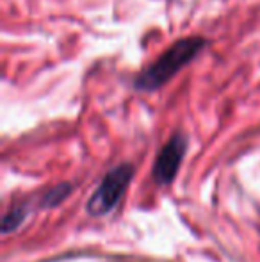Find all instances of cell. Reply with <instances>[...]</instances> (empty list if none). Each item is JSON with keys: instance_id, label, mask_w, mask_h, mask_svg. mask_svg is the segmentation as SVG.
<instances>
[{"instance_id": "obj_4", "label": "cell", "mask_w": 260, "mask_h": 262, "mask_svg": "<svg viewBox=\"0 0 260 262\" xmlns=\"http://www.w3.org/2000/svg\"><path fill=\"white\" fill-rule=\"evenodd\" d=\"M25 216H27V210L25 205H13L9 212L4 216L2 221V234H9V232L16 230L21 223H23Z\"/></svg>"}, {"instance_id": "obj_1", "label": "cell", "mask_w": 260, "mask_h": 262, "mask_svg": "<svg viewBox=\"0 0 260 262\" xmlns=\"http://www.w3.org/2000/svg\"><path fill=\"white\" fill-rule=\"evenodd\" d=\"M207 45L208 39L203 38V36H187V38L177 39L152 64L143 68L135 75L134 88L137 91H146V93L160 90L182 68H185Z\"/></svg>"}, {"instance_id": "obj_5", "label": "cell", "mask_w": 260, "mask_h": 262, "mask_svg": "<svg viewBox=\"0 0 260 262\" xmlns=\"http://www.w3.org/2000/svg\"><path fill=\"white\" fill-rule=\"evenodd\" d=\"M68 191H69L68 184H61V186L54 187L52 191H49V193L45 194L46 204L52 205V207H54V205H57V204H61V202H63L64 198L68 196Z\"/></svg>"}, {"instance_id": "obj_3", "label": "cell", "mask_w": 260, "mask_h": 262, "mask_svg": "<svg viewBox=\"0 0 260 262\" xmlns=\"http://www.w3.org/2000/svg\"><path fill=\"white\" fill-rule=\"evenodd\" d=\"M185 150H187V138L182 132H175L166 141V145L159 150L152 169L153 180L159 186H168L175 180L180 169L182 159L185 156Z\"/></svg>"}, {"instance_id": "obj_2", "label": "cell", "mask_w": 260, "mask_h": 262, "mask_svg": "<svg viewBox=\"0 0 260 262\" xmlns=\"http://www.w3.org/2000/svg\"><path fill=\"white\" fill-rule=\"evenodd\" d=\"M132 177H134V166L129 162H122L109 169L102 179L100 186L94 189L93 196L87 202V212L91 216H105L111 212L123 198Z\"/></svg>"}]
</instances>
